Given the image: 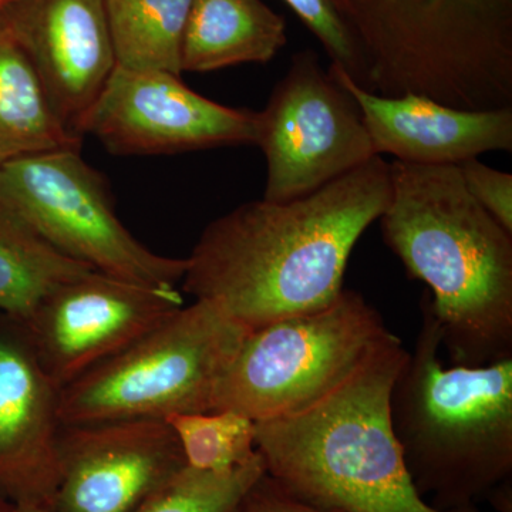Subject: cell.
Returning <instances> with one entry per match:
<instances>
[{"mask_svg": "<svg viewBox=\"0 0 512 512\" xmlns=\"http://www.w3.org/2000/svg\"><path fill=\"white\" fill-rule=\"evenodd\" d=\"M59 458L55 512H133L187 467L160 419L62 426Z\"/></svg>", "mask_w": 512, "mask_h": 512, "instance_id": "12", "label": "cell"}, {"mask_svg": "<svg viewBox=\"0 0 512 512\" xmlns=\"http://www.w3.org/2000/svg\"><path fill=\"white\" fill-rule=\"evenodd\" d=\"M249 329L210 299H195L128 346L66 384L62 426L211 412L221 377Z\"/></svg>", "mask_w": 512, "mask_h": 512, "instance_id": "6", "label": "cell"}, {"mask_svg": "<svg viewBox=\"0 0 512 512\" xmlns=\"http://www.w3.org/2000/svg\"><path fill=\"white\" fill-rule=\"evenodd\" d=\"M0 512H16V507L0 495Z\"/></svg>", "mask_w": 512, "mask_h": 512, "instance_id": "26", "label": "cell"}, {"mask_svg": "<svg viewBox=\"0 0 512 512\" xmlns=\"http://www.w3.org/2000/svg\"><path fill=\"white\" fill-rule=\"evenodd\" d=\"M390 200V163L376 156L298 200L245 202L207 225L183 289L220 303L249 330L338 299L350 254Z\"/></svg>", "mask_w": 512, "mask_h": 512, "instance_id": "1", "label": "cell"}, {"mask_svg": "<svg viewBox=\"0 0 512 512\" xmlns=\"http://www.w3.org/2000/svg\"><path fill=\"white\" fill-rule=\"evenodd\" d=\"M384 244L429 301L453 365L512 357V234L468 192L458 165L390 163Z\"/></svg>", "mask_w": 512, "mask_h": 512, "instance_id": "2", "label": "cell"}, {"mask_svg": "<svg viewBox=\"0 0 512 512\" xmlns=\"http://www.w3.org/2000/svg\"><path fill=\"white\" fill-rule=\"evenodd\" d=\"M239 512H329L302 503L282 490L268 476L261 478L252 488Z\"/></svg>", "mask_w": 512, "mask_h": 512, "instance_id": "24", "label": "cell"}, {"mask_svg": "<svg viewBox=\"0 0 512 512\" xmlns=\"http://www.w3.org/2000/svg\"><path fill=\"white\" fill-rule=\"evenodd\" d=\"M429 296L421 325L390 390V423L421 497L441 511L488 498L511 512L512 357L444 366Z\"/></svg>", "mask_w": 512, "mask_h": 512, "instance_id": "3", "label": "cell"}, {"mask_svg": "<svg viewBox=\"0 0 512 512\" xmlns=\"http://www.w3.org/2000/svg\"><path fill=\"white\" fill-rule=\"evenodd\" d=\"M256 120V111L215 103L177 74L116 64L80 134H92L114 156H160L255 146Z\"/></svg>", "mask_w": 512, "mask_h": 512, "instance_id": "10", "label": "cell"}, {"mask_svg": "<svg viewBox=\"0 0 512 512\" xmlns=\"http://www.w3.org/2000/svg\"><path fill=\"white\" fill-rule=\"evenodd\" d=\"M458 168L471 197L512 234V174L495 170L478 158L464 161Z\"/></svg>", "mask_w": 512, "mask_h": 512, "instance_id": "23", "label": "cell"}, {"mask_svg": "<svg viewBox=\"0 0 512 512\" xmlns=\"http://www.w3.org/2000/svg\"><path fill=\"white\" fill-rule=\"evenodd\" d=\"M8 2L9 0H0V10H2L3 6H5Z\"/></svg>", "mask_w": 512, "mask_h": 512, "instance_id": "27", "label": "cell"}, {"mask_svg": "<svg viewBox=\"0 0 512 512\" xmlns=\"http://www.w3.org/2000/svg\"><path fill=\"white\" fill-rule=\"evenodd\" d=\"M194 470L224 473L258 454L255 421L234 410L173 414L165 419Z\"/></svg>", "mask_w": 512, "mask_h": 512, "instance_id": "20", "label": "cell"}, {"mask_svg": "<svg viewBox=\"0 0 512 512\" xmlns=\"http://www.w3.org/2000/svg\"><path fill=\"white\" fill-rule=\"evenodd\" d=\"M393 335L359 292L343 289L319 311L249 330L218 383L212 410H234L255 423L301 412Z\"/></svg>", "mask_w": 512, "mask_h": 512, "instance_id": "7", "label": "cell"}, {"mask_svg": "<svg viewBox=\"0 0 512 512\" xmlns=\"http://www.w3.org/2000/svg\"><path fill=\"white\" fill-rule=\"evenodd\" d=\"M393 335L339 386L301 412L256 421L266 476L329 512L441 511L421 497L390 423V390L406 359Z\"/></svg>", "mask_w": 512, "mask_h": 512, "instance_id": "4", "label": "cell"}, {"mask_svg": "<svg viewBox=\"0 0 512 512\" xmlns=\"http://www.w3.org/2000/svg\"><path fill=\"white\" fill-rule=\"evenodd\" d=\"M386 96L466 92L512 59V0H332Z\"/></svg>", "mask_w": 512, "mask_h": 512, "instance_id": "5", "label": "cell"}, {"mask_svg": "<svg viewBox=\"0 0 512 512\" xmlns=\"http://www.w3.org/2000/svg\"><path fill=\"white\" fill-rule=\"evenodd\" d=\"M0 19L67 130L80 127L116 67L104 0H9Z\"/></svg>", "mask_w": 512, "mask_h": 512, "instance_id": "13", "label": "cell"}, {"mask_svg": "<svg viewBox=\"0 0 512 512\" xmlns=\"http://www.w3.org/2000/svg\"><path fill=\"white\" fill-rule=\"evenodd\" d=\"M194 0H104L116 64L181 76V52Z\"/></svg>", "mask_w": 512, "mask_h": 512, "instance_id": "19", "label": "cell"}, {"mask_svg": "<svg viewBox=\"0 0 512 512\" xmlns=\"http://www.w3.org/2000/svg\"><path fill=\"white\" fill-rule=\"evenodd\" d=\"M55 150H82L59 120L35 67L0 19V167Z\"/></svg>", "mask_w": 512, "mask_h": 512, "instance_id": "17", "label": "cell"}, {"mask_svg": "<svg viewBox=\"0 0 512 512\" xmlns=\"http://www.w3.org/2000/svg\"><path fill=\"white\" fill-rule=\"evenodd\" d=\"M183 306L177 288L90 271L49 293L23 326L37 362L62 389L119 355Z\"/></svg>", "mask_w": 512, "mask_h": 512, "instance_id": "11", "label": "cell"}, {"mask_svg": "<svg viewBox=\"0 0 512 512\" xmlns=\"http://www.w3.org/2000/svg\"><path fill=\"white\" fill-rule=\"evenodd\" d=\"M299 19L318 37L332 60L350 79L369 89V74L365 55L348 23L332 0H285Z\"/></svg>", "mask_w": 512, "mask_h": 512, "instance_id": "22", "label": "cell"}, {"mask_svg": "<svg viewBox=\"0 0 512 512\" xmlns=\"http://www.w3.org/2000/svg\"><path fill=\"white\" fill-rule=\"evenodd\" d=\"M80 151H46L2 165L0 202L73 261L137 284L177 288L187 258L141 244L117 217L106 177Z\"/></svg>", "mask_w": 512, "mask_h": 512, "instance_id": "8", "label": "cell"}, {"mask_svg": "<svg viewBox=\"0 0 512 512\" xmlns=\"http://www.w3.org/2000/svg\"><path fill=\"white\" fill-rule=\"evenodd\" d=\"M265 474L259 453L224 473L184 467L133 512H239Z\"/></svg>", "mask_w": 512, "mask_h": 512, "instance_id": "21", "label": "cell"}, {"mask_svg": "<svg viewBox=\"0 0 512 512\" xmlns=\"http://www.w3.org/2000/svg\"><path fill=\"white\" fill-rule=\"evenodd\" d=\"M16 512H55L52 507L47 505L23 504L15 505Z\"/></svg>", "mask_w": 512, "mask_h": 512, "instance_id": "25", "label": "cell"}, {"mask_svg": "<svg viewBox=\"0 0 512 512\" xmlns=\"http://www.w3.org/2000/svg\"><path fill=\"white\" fill-rule=\"evenodd\" d=\"M330 72L355 97L376 156L416 165H460L490 151H512V107L460 110L427 97H384Z\"/></svg>", "mask_w": 512, "mask_h": 512, "instance_id": "14", "label": "cell"}, {"mask_svg": "<svg viewBox=\"0 0 512 512\" xmlns=\"http://www.w3.org/2000/svg\"><path fill=\"white\" fill-rule=\"evenodd\" d=\"M286 45L285 20L262 0H194L181 52L183 72L268 63Z\"/></svg>", "mask_w": 512, "mask_h": 512, "instance_id": "16", "label": "cell"}, {"mask_svg": "<svg viewBox=\"0 0 512 512\" xmlns=\"http://www.w3.org/2000/svg\"><path fill=\"white\" fill-rule=\"evenodd\" d=\"M256 114L255 146L266 161L262 200L306 197L376 157L355 97L315 53L293 57Z\"/></svg>", "mask_w": 512, "mask_h": 512, "instance_id": "9", "label": "cell"}, {"mask_svg": "<svg viewBox=\"0 0 512 512\" xmlns=\"http://www.w3.org/2000/svg\"><path fill=\"white\" fill-rule=\"evenodd\" d=\"M0 202V311L25 325L49 293L87 272Z\"/></svg>", "mask_w": 512, "mask_h": 512, "instance_id": "18", "label": "cell"}, {"mask_svg": "<svg viewBox=\"0 0 512 512\" xmlns=\"http://www.w3.org/2000/svg\"><path fill=\"white\" fill-rule=\"evenodd\" d=\"M57 386L29 348L0 339V495L52 507L60 480Z\"/></svg>", "mask_w": 512, "mask_h": 512, "instance_id": "15", "label": "cell"}]
</instances>
